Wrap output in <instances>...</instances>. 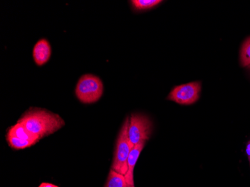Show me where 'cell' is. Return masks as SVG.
<instances>
[{"instance_id": "cell-16", "label": "cell", "mask_w": 250, "mask_h": 187, "mask_svg": "<svg viewBox=\"0 0 250 187\" xmlns=\"http://www.w3.org/2000/svg\"></svg>"}, {"instance_id": "cell-8", "label": "cell", "mask_w": 250, "mask_h": 187, "mask_svg": "<svg viewBox=\"0 0 250 187\" xmlns=\"http://www.w3.org/2000/svg\"><path fill=\"white\" fill-rule=\"evenodd\" d=\"M146 141H143L133 146L131 151H130V155H129L128 160H127V171L125 177L127 184H130V185H134L133 171H134L135 166H136V163L138 161L142 150L146 145Z\"/></svg>"}, {"instance_id": "cell-3", "label": "cell", "mask_w": 250, "mask_h": 187, "mask_svg": "<svg viewBox=\"0 0 250 187\" xmlns=\"http://www.w3.org/2000/svg\"><path fill=\"white\" fill-rule=\"evenodd\" d=\"M103 93V82L93 74L82 76L76 86V96L84 104H95L101 99Z\"/></svg>"}, {"instance_id": "cell-11", "label": "cell", "mask_w": 250, "mask_h": 187, "mask_svg": "<svg viewBox=\"0 0 250 187\" xmlns=\"http://www.w3.org/2000/svg\"><path fill=\"white\" fill-rule=\"evenodd\" d=\"M241 63L243 67L250 65V37L244 42L241 46Z\"/></svg>"}, {"instance_id": "cell-12", "label": "cell", "mask_w": 250, "mask_h": 187, "mask_svg": "<svg viewBox=\"0 0 250 187\" xmlns=\"http://www.w3.org/2000/svg\"><path fill=\"white\" fill-rule=\"evenodd\" d=\"M39 187H59L58 186L54 185L53 184H50V183H42L39 185Z\"/></svg>"}, {"instance_id": "cell-4", "label": "cell", "mask_w": 250, "mask_h": 187, "mask_svg": "<svg viewBox=\"0 0 250 187\" xmlns=\"http://www.w3.org/2000/svg\"><path fill=\"white\" fill-rule=\"evenodd\" d=\"M152 130L153 123L149 117L143 114H132L128 127L129 139L132 145L148 140Z\"/></svg>"}, {"instance_id": "cell-7", "label": "cell", "mask_w": 250, "mask_h": 187, "mask_svg": "<svg viewBox=\"0 0 250 187\" xmlns=\"http://www.w3.org/2000/svg\"><path fill=\"white\" fill-rule=\"evenodd\" d=\"M51 54V46L47 39H40L34 46L32 56L38 66H43L48 62Z\"/></svg>"}, {"instance_id": "cell-5", "label": "cell", "mask_w": 250, "mask_h": 187, "mask_svg": "<svg viewBox=\"0 0 250 187\" xmlns=\"http://www.w3.org/2000/svg\"><path fill=\"white\" fill-rule=\"evenodd\" d=\"M6 140L8 145L15 150L32 147L40 141L37 136L30 133L24 125L19 122L10 126L7 132Z\"/></svg>"}, {"instance_id": "cell-9", "label": "cell", "mask_w": 250, "mask_h": 187, "mask_svg": "<svg viewBox=\"0 0 250 187\" xmlns=\"http://www.w3.org/2000/svg\"><path fill=\"white\" fill-rule=\"evenodd\" d=\"M127 185L125 175L111 168L104 187H127Z\"/></svg>"}, {"instance_id": "cell-13", "label": "cell", "mask_w": 250, "mask_h": 187, "mask_svg": "<svg viewBox=\"0 0 250 187\" xmlns=\"http://www.w3.org/2000/svg\"><path fill=\"white\" fill-rule=\"evenodd\" d=\"M246 154L248 157L249 160L250 159V140L247 143V147H246Z\"/></svg>"}, {"instance_id": "cell-6", "label": "cell", "mask_w": 250, "mask_h": 187, "mask_svg": "<svg viewBox=\"0 0 250 187\" xmlns=\"http://www.w3.org/2000/svg\"><path fill=\"white\" fill-rule=\"evenodd\" d=\"M202 91L201 82H192L189 83L177 85L170 91L167 100L180 105H192L199 101Z\"/></svg>"}, {"instance_id": "cell-1", "label": "cell", "mask_w": 250, "mask_h": 187, "mask_svg": "<svg viewBox=\"0 0 250 187\" xmlns=\"http://www.w3.org/2000/svg\"><path fill=\"white\" fill-rule=\"evenodd\" d=\"M18 122L40 140L53 134L65 125V122L58 114L39 108L28 109Z\"/></svg>"}, {"instance_id": "cell-15", "label": "cell", "mask_w": 250, "mask_h": 187, "mask_svg": "<svg viewBox=\"0 0 250 187\" xmlns=\"http://www.w3.org/2000/svg\"><path fill=\"white\" fill-rule=\"evenodd\" d=\"M247 68L249 69V70H250V66H248V67H247Z\"/></svg>"}, {"instance_id": "cell-2", "label": "cell", "mask_w": 250, "mask_h": 187, "mask_svg": "<svg viewBox=\"0 0 250 187\" xmlns=\"http://www.w3.org/2000/svg\"><path fill=\"white\" fill-rule=\"evenodd\" d=\"M130 118L125 119L116 141L114 156L112 160V169L125 175L127 171V160L133 146L128 136Z\"/></svg>"}, {"instance_id": "cell-14", "label": "cell", "mask_w": 250, "mask_h": 187, "mask_svg": "<svg viewBox=\"0 0 250 187\" xmlns=\"http://www.w3.org/2000/svg\"><path fill=\"white\" fill-rule=\"evenodd\" d=\"M127 187H134V185H130V184H128V185H127Z\"/></svg>"}, {"instance_id": "cell-10", "label": "cell", "mask_w": 250, "mask_h": 187, "mask_svg": "<svg viewBox=\"0 0 250 187\" xmlns=\"http://www.w3.org/2000/svg\"><path fill=\"white\" fill-rule=\"evenodd\" d=\"M132 5L136 11L151 9L162 2L161 0H132Z\"/></svg>"}]
</instances>
